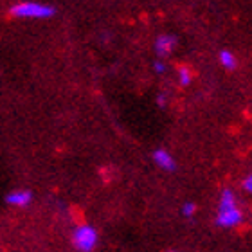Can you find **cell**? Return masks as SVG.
Masks as SVG:
<instances>
[{
  "mask_svg": "<svg viewBox=\"0 0 252 252\" xmlns=\"http://www.w3.org/2000/svg\"><path fill=\"white\" fill-rule=\"evenodd\" d=\"M243 220V213L236 204V196L231 189H223L218 202V213H216V223L223 229L238 227Z\"/></svg>",
  "mask_w": 252,
  "mask_h": 252,
  "instance_id": "1",
  "label": "cell"
},
{
  "mask_svg": "<svg viewBox=\"0 0 252 252\" xmlns=\"http://www.w3.org/2000/svg\"><path fill=\"white\" fill-rule=\"evenodd\" d=\"M56 9L53 5L42 4V2H18V4L11 5L9 15L15 18H32V20H43V18H51L54 16Z\"/></svg>",
  "mask_w": 252,
  "mask_h": 252,
  "instance_id": "2",
  "label": "cell"
},
{
  "mask_svg": "<svg viewBox=\"0 0 252 252\" xmlns=\"http://www.w3.org/2000/svg\"><path fill=\"white\" fill-rule=\"evenodd\" d=\"M97 231L89 223H81V225L74 227L72 231V245L79 252H92L97 245Z\"/></svg>",
  "mask_w": 252,
  "mask_h": 252,
  "instance_id": "3",
  "label": "cell"
},
{
  "mask_svg": "<svg viewBox=\"0 0 252 252\" xmlns=\"http://www.w3.org/2000/svg\"><path fill=\"white\" fill-rule=\"evenodd\" d=\"M175 45H177V36L175 34H160L153 43V51H155L158 58L162 60L164 56H169L173 53Z\"/></svg>",
  "mask_w": 252,
  "mask_h": 252,
  "instance_id": "4",
  "label": "cell"
},
{
  "mask_svg": "<svg viewBox=\"0 0 252 252\" xmlns=\"http://www.w3.org/2000/svg\"><path fill=\"white\" fill-rule=\"evenodd\" d=\"M152 157H153V162L157 164L160 169H164V171H175L177 169V162H175L173 155L168 150H164V148L155 150Z\"/></svg>",
  "mask_w": 252,
  "mask_h": 252,
  "instance_id": "5",
  "label": "cell"
},
{
  "mask_svg": "<svg viewBox=\"0 0 252 252\" xmlns=\"http://www.w3.org/2000/svg\"><path fill=\"white\" fill-rule=\"evenodd\" d=\"M32 194L31 191L27 189H16V191H11L7 196H5V204L13 205V207H27L31 204Z\"/></svg>",
  "mask_w": 252,
  "mask_h": 252,
  "instance_id": "6",
  "label": "cell"
},
{
  "mask_svg": "<svg viewBox=\"0 0 252 252\" xmlns=\"http://www.w3.org/2000/svg\"><path fill=\"white\" fill-rule=\"evenodd\" d=\"M218 60H220V65L223 68H227V70H234V68L238 67V60L236 56L231 53V51H227V49H223V51H220V54H218Z\"/></svg>",
  "mask_w": 252,
  "mask_h": 252,
  "instance_id": "7",
  "label": "cell"
},
{
  "mask_svg": "<svg viewBox=\"0 0 252 252\" xmlns=\"http://www.w3.org/2000/svg\"><path fill=\"white\" fill-rule=\"evenodd\" d=\"M177 79H179V85L188 87V85L193 81V72H191L188 67H180L179 70H177Z\"/></svg>",
  "mask_w": 252,
  "mask_h": 252,
  "instance_id": "8",
  "label": "cell"
},
{
  "mask_svg": "<svg viewBox=\"0 0 252 252\" xmlns=\"http://www.w3.org/2000/svg\"><path fill=\"white\" fill-rule=\"evenodd\" d=\"M194 211H196L194 204H191V202H186V204L182 205V209H180V213H182V216H184V218H191V216L194 215Z\"/></svg>",
  "mask_w": 252,
  "mask_h": 252,
  "instance_id": "9",
  "label": "cell"
},
{
  "mask_svg": "<svg viewBox=\"0 0 252 252\" xmlns=\"http://www.w3.org/2000/svg\"><path fill=\"white\" fill-rule=\"evenodd\" d=\"M152 67L157 74H164V72H166V68H168V67H166V62H164V60H160V58L153 60Z\"/></svg>",
  "mask_w": 252,
  "mask_h": 252,
  "instance_id": "10",
  "label": "cell"
},
{
  "mask_svg": "<svg viewBox=\"0 0 252 252\" xmlns=\"http://www.w3.org/2000/svg\"><path fill=\"white\" fill-rule=\"evenodd\" d=\"M243 189H245L247 193H252V175H247V177L243 179Z\"/></svg>",
  "mask_w": 252,
  "mask_h": 252,
  "instance_id": "11",
  "label": "cell"
},
{
  "mask_svg": "<svg viewBox=\"0 0 252 252\" xmlns=\"http://www.w3.org/2000/svg\"><path fill=\"white\" fill-rule=\"evenodd\" d=\"M157 105L160 106V108H164V106H166V95H162V94L157 95Z\"/></svg>",
  "mask_w": 252,
  "mask_h": 252,
  "instance_id": "12",
  "label": "cell"
},
{
  "mask_svg": "<svg viewBox=\"0 0 252 252\" xmlns=\"http://www.w3.org/2000/svg\"><path fill=\"white\" fill-rule=\"evenodd\" d=\"M168 252H179V251H168Z\"/></svg>",
  "mask_w": 252,
  "mask_h": 252,
  "instance_id": "13",
  "label": "cell"
}]
</instances>
